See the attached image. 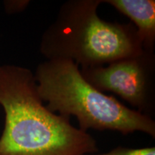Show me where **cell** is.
Listing matches in <instances>:
<instances>
[{
	"label": "cell",
	"mask_w": 155,
	"mask_h": 155,
	"mask_svg": "<svg viewBox=\"0 0 155 155\" xmlns=\"http://www.w3.org/2000/svg\"><path fill=\"white\" fill-rule=\"evenodd\" d=\"M131 21L144 50L154 53L155 48L154 0H102Z\"/></svg>",
	"instance_id": "cell-5"
},
{
	"label": "cell",
	"mask_w": 155,
	"mask_h": 155,
	"mask_svg": "<svg viewBox=\"0 0 155 155\" xmlns=\"http://www.w3.org/2000/svg\"><path fill=\"white\" fill-rule=\"evenodd\" d=\"M102 0H69L44 31L40 51L46 60L72 61L81 68L106 65L144 51L132 23L110 22L99 17Z\"/></svg>",
	"instance_id": "cell-2"
},
{
	"label": "cell",
	"mask_w": 155,
	"mask_h": 155,
	"mask_svg": "<svg viewBox=\"0 0 155 155\" xmlns=\"http://www.w3.org/2000/svg\"><path fill=\"white\" fill-rule=\"evenodd\" d=\"M0 105L5 128L0 155H85L98 152L87 131L75 127L71 117L44 105L34 73L14 65H0Z\"/></svg>",
	"instance_id": "cell-1"
},
{
	"label": "cell",
	"mask_w": 155,
	"mask_h": 155,
	"mask_svg": "<svg viewBox=\"0 0 155 155\" xmlns=\"http://www.w3.org/2000/svg\"><path fill=\"white\" fill-rule=\"evenodd\" d=\"M81 74L101 92L109 91L136 111L152 117L155 108V55L144 51L96 67L81 68Z\"/></svg>",
	"instance_id": "cell-4"
},
{
	"label": "cell",
	"mask_w": 155,
	"mask_h": 155,
	"mask_svg": "<svg viewBox=\"0 0 155 155\" xmlns=\"http://www.w3.org/2000/svg\"><path fill=\"white\" fill-rule=\"evenodd\" d=\"M34 75L39 96L48 109L75 116L82 131L109 130L124 135L141 131L155 137L152 117L97 90L85 80L73 61L46 60L37 66Z\"/></svg>",
	"instance_id": "cell-3"
},
{
	"label": "cell",
	"mask_w": 155,
	"mask_h": 155,
	"mask_svg": "<svg viewBox=\"0 0 155 155\" xmlns=\"http://www.w3.org/2000/svg\"><path fill=\"white\" fill-rule=\"evenodd\" d=\"M30 3L29 1H13L7 2L5 3L6 9L8 12H18L26 8L27 6Z\"/></svg>",
	"instance_id": "cell-7"
},
{
	"label": "cell",
	"mask_w": 155,
	"mask_h": 155,
	"mask_svg": "<svg viewBox=\"0 0 155 155\" xmlns=\"http://www.w3.org/2000/svg\"><path fill=\"white\" fill-rule=\"evenodd\" d=\"M85 155H155V147H144V148L132 149L127 147H117L109 152L102 154H91Z\"/></svg>",
	"instance_id": "cell-6"
}]
</instances>
